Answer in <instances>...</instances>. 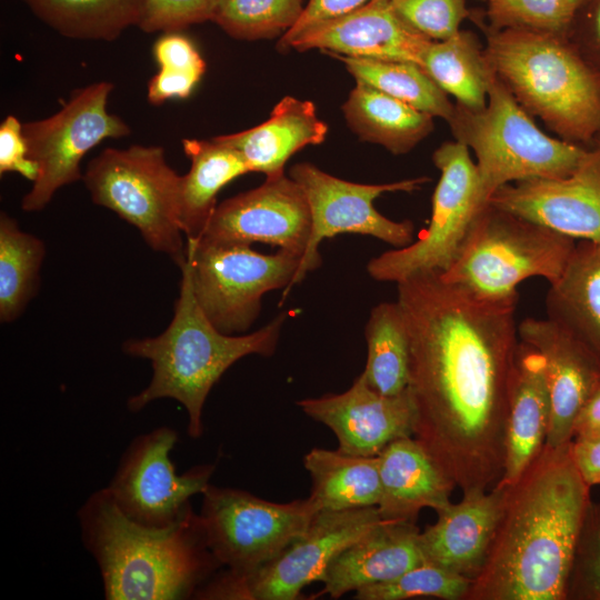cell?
Returning a JSON list of instances; mask_svg holds the SVG:
<instances>
[{"label":"cell","mask_w":600,"mask_h":600,"mask_svg":"<svg viewBox=\"0 0 600 600\" xmlns=\"http://www.w3.org/2000/svg\"><path fill=\"white\" fill-rule=\"evenodd\" d=\"M568 39L581 56L600 72V0H584Z\"/></svg>","instance_id":"43"},{"label":"cell","mask_w":600,"mask_h":600,"mask_svg":"<svg viewBox=\"0 0 600 600\" xmlns=\"http://www.w3.org/2000/svg\"><path fill=\"white\" fill-rule=\"evenodd\" d=\"M186 246L197 302L226 334L244 332L253 324L266 293L283 289L284 299L301 261L282 249L264 254L246 244L187 241Z\"/></svg>","instance_id":"11"},{"label":"cell","mask_w":600,"mask_h":600,"mask_svg":"<svg viewBox=\"0 0 600 600\" xmlns=\"http://www.w3.org/2000/svg\"><path fill=\"white\" fill-rule=\"evenodd\" d=\"M58 33L77 40L113 41L141 18L143 0H22Z\"/></svg>","instance_id":"31"},{"label":"cell","mask_w":600,"mask_h":600,"mask_svg":"<svg viewBox=\"0 0 600 600\" xmlns=\"http://www.w3.org/2000/svg\"><path fill=\"white\" fill-rule=\"evenodd\" d=\"M431 42L397 13L391 0H371L351 12L307 29L289 49H318L327 54L412 61L421 66Z\"/></svg>","instance_id":"20"},{"label":"cell","mask_w":600,"mask_h":600,"mask_svg":"<svg viewBox=\"0 0 600 600\" xmlns=\"http://www.w3.org/2000/svg\"><path fill=\"white\" fill-rule=\"evenodd\" d=\"M178 433L159 427L136 437L107 488L121 512L149 528H167L191 511L190 499L210 484L214 464H198L178 474L170 452Z\"/></svg>","instance_id":"15"},{"label":"cell","mask_w":600,"mask_h":600,"mask_svg":"<svg viewBox=\"0 0 600 600\" xmlns=\"http://www.w3.org/2000/svg\"><path fill=\"white\" fill-rule=\"evenodd\" d=\"M576 243L570 237L488 202L452 264L439 274L482 299L518 298V286L529 278L554 283Z\"/></svg>","instance_id":"7"},{"label":"cell","mask_w":600,"mask_h":600,"mask_svg":"<svg viewBox=\"0 0 600 600\" xmlns=\"http://www.w3.org/2000/svg\"><path fill=\"white\" fill-rule=\"evenodd\" d=\"M319 510L342 511L377 507L380 498L379 457L313 448L303 457Z\"/></svg>","instance_id":"29"},{"label":"cell","mask_w":600,"mask_h":600,"mask_svg":"<svg viewBox=\"0 0 600 600\" xmlns=\"http://www.w3.org/2000/svg\"><path fill=\"white\" fill-rule=\"evenodd\" d=\"M328 56L340 60L356 81L364 82L433 118L448 122L453 114L454 103L416 62Z\"/></svg>","instance_id":"33"},{"label":"cell","mask_w":600,"mask_h":600,"mask_svg":"<svg viewBox=\"0 0 600 600\" xmlns=\"http://www.w3.org/2000/svg\"><path fill=\"white\" fill-rule=\"evenodd\" d=\"M548 318L579 337L600 359V242L579 240L546 297Z\"/></svg>","instance_id":"28"},{"label":"cell","mask_w":600,"mask_h":600,"mask_svg":"<svg viewBox=\"0 0 600 600\" xmlns=\"http://www.w3.org/2000/svg\"><path fill=\"white\" fill-rule=\"evenodd\" d=\"M471 579L423 561L401 576L354 591L357 600L438 598L463 600Z\"/></svg>","instance_id":"37"},{"label":"cell","mask_w":600,"mask_h":600,"mask_svg":"<svg viewBox=\"0 0 600 600\" xmlns=\"http://www.w3.org/2000/svg\"><path fill=\"white\" fill-rule=\"evenodd\" d=\"M342 113L361 141L379 144L394 156L410 152L434 128L432 116L361 81H356Z\"/></svg>","instance_id":"27"},{"label":"cell","mask_w":600,"mask_h":600,"mask_svg":"<svg viewBox=\"0 0 600 600\" xmlns=\"http://www.w3.org/2000/svg\"><path fill=\"white\" fill-rule=\"evenodd\" d=\"M432 161L440 179L432 196L429 226L410 244L388 250L368 262L367 271L377 281L398 284L418 274L448 270L489 202L466 144L457 140L443 142L433 152Z\"/></svg>","instance_id":"9"},{"label":"cell","mask_w":600,"mask_h":600,"mask_svg":"<svg viewBox=\"0 0 600 600\" xmlns=\"http://www.w3.org/2000/svg\"><path fill=\"white\" fill-rule=\"evenodd\" d=\"M180 178L162 147L133 144L101 151L82 180L93 203L134 226L151 249L180 267L187 258L178 221Z\"/></svg>","instance_id":"8"},{"label":"cell","mask_w":600,"mask_h":600,"mask_svg":"<svg viewBox=\"0 0 600 600\" xmlns=\"http://www.w3.org/2000/svg\"><path fill=\"white\" fill-rule=\"evenodd\" d=\"M487 97L482 109L454 103L448 124L473 151L488 199L504 184L563 178L578 168L588 149L544 133L491 68Z\"/></svg>","instance_id":"6"},{"label":"cell","mask_w":600,"mask_h":600,"mask_svg":"<svg viewBox=\"0 0 600 600\" xmlns=\"http://www.w3.org/2000/svg\"><path fill=\"white\" fill-rule=\"evenodd\" d=\"M566 600H600V502L591 501L574 547Z\"/></svg>","instance_id":"38"},{"label":"cell","mask_w":600,"mask_h":600,"mask_svg":"<svg viewBox=\"0 0 600 600\" xmlns=\"http://www.w3.org/2000/svg\"><path fill=\"white\" fill-rule=\"evenodd\" d=\"M304 0H218L212 22L238 40L283 36L299 20Z\"/></svg>","instance_id":"35"},{"label":"cell","mask_w":600,"mask_h":600,"mask_svg":"<svg viewBox=\"0 0 600 600\" xmlns=\"http://www.w3.org/2000/svg\"><path fill=\"white\" fill-rule=\"evenodd\" d=\"M416 522L380 521L344 549L322 580L332 599L350 591L392 580L423 562Z\"/></svg>","instance_id":"22"},{"label":"cell","mask_w":600,"mask_h":600,"mask_svg":"<svg viewBox=\"0 0 600 600\" xmlns=\"http://www.w3.org/2000/svg\"><path fill=\"white\" fill-rule=\"evenodd\" d=\"M504 488L463 494L437 511V521L419 533L423 561L473 579L482 569L500 518Z\"/></svg>","instance_id":"21"},{"label":"cell","mask_w":600,"mask_h":600,"mask_svg":"<svg viewBox=\"0 0 600 600\" xmlns=\"http://www.w3.org/2000/svg\"><path fill=\"white\" fill-rule=\"evenodd\" d=\"M504 488L487 559L463 600H566L590 487L571 456V441L544 444Z\"/></svg>","instance_id":"2"},{"label":"cell","mask_w":600,"mask_h":600,"mask_svg":"<svg viewBox=\"0 0 600 600\" xmlns=\"http://www.w3.org/2000/svg\"><path fill=\"white\" fill-rule=\"evenodd\" d=\"M518 336L544 360L551 401L546 444L554 448L568 443L578 413L600 386V359L571 330L548 317L522 320Z\"/></svg>","instance_id":"19"},{"label":"cell","mask_w":600,"mask_h":600,"mask_svg":"<svg viewBox=\"0 0 600 600\" xmlns=\"http://www.w3.org/2000/svg\"><path fill=\"white\" fill-rule=\"evenodd\" d=\"M327 134L328 124L318 117L312 101L287 96L259 126L212 139L237 150L250 172L273 177L284 172L296 152L322 143Z\"/></svg>","instance_id":"25"},{"label":"cell","mask_w":600,"mask_h":600,"mask_svg":"<svg viewBox=\"0 0 600 600\" xmlns=\"http://www.w3.org/2000/svg\"><path fill=\"white\" fill-rule=\"evenodd\" d=\"M550 417L543 357L519 340L509 387L504 466L498 486L513 483L543 449Z\"/></svg>","instance_id":"24"},{"label":"cell","mask_w":600,"mask_h":600,"mask_svg":"<svg viewBox=\"0 0 600 600\" xmlns=\"http://www.w3.org/2000/svg\"><path fill=\"white\" fill-rule=\"evenodd\" d=\"M371 0H308L298 22L278 42V49H289L290 43L307 29L351 12Z\"/></svg>","instance_id":"44"},{"label":"cell","mask_w":600,"mask_h":600,"mask_svg":"<svg viewBox=\"0 0 600 600\" xmlns=\"http://www.w3.org/2000/svg\"><path fill=\"white\" fill-rule=\"evenodd\" d=\"M409 331L413 437L463 494L500 480L518 298L476 297L422 273L397 284Z\"/></svg>","instance_id":"1"},{"label":"cell","mask_w":600,"mask_h":600,"mask_svg":"<svg viewBox=\"0 0 600 600\" xmlns=\"http://www.w3.org/2000/svg\"><path fill=\"white\" fill-rule=\"evenodd\" d=\"M18 172L32 182L38 176L37 163L28 157L22 123L9 114L0 126V173Z\"/></svg>","instance_id":"42"},{"label":"cell","mask_w":600,"mask_h":600,"mask_svg":"<svg viewBox=\"0 0 600 600\" xmlns=\"http://www.w3.org/2000/svg\"><path fill=\"white\" fill-rule=\"evenodd\" d=\"M479 1H484V0H479Z\"/></svg>","instance_id":"47"},{"label":"cell","mask_w":600,"mask_h":600,"mask_svg":"<svg viewBox=\"0 0 600 600\" xmlns=\"http://www.w3.org/2000/svg\"><path fill=\"white\" fill-rule=\"evenodd\" d=\"M190 169L180 178L178 221L187 241H198L217 207V194L250 169L242 156L216 140L183 139Z\"/></svg>","instance_id":"26"},{"label":"cell","mask_w":600,"mask_h":600,"mask_svg":"<svg viewBox=\"0 0 600 600\" xmlns=\"http://www.w3.org/2000/svg\"><path fill=\"white\" fill-rule=\"evenodd\" d=\"M469 19L486 37L488 66L530 116L567 142L589 149L600 141V72L568 38L491 29L481 9Z\"/></svg>","instance_id":"5"},{"label":"cell","mask_w":600,"mask_h":600,"mask_svg":"<svg viewBox=\"0 0 600 600\" xmlns=\"http://www.w3.org/2000/svg\"><path fill=\"white\" fill-rule=\"evenodd\" d=\"M378 457L382 520L416 522L422 509L437 512L451 503L454 483L413 436L391 441Z\"/></svg>","instance_id":"23"},{"label":"cell","mask_w":600,"mask_h":600,"mask_svg":"<svg viewBox=\"0 0 600 600\" xmlns=\"http://www.w3.org/2000/svg\"><path fill=\"white\" fill-rule=\"evenodd\" d=\"M46 253L41 239L20 230L6 212L0 216V320L19 318L39 286Z\"/></svg>","instance_id":"34"},{"label":"cell","mask_w":600,"mask_h":600,"mask_svg":"<svg viewBox=\"0 0 600 600\" xmlns=\"http://www.w3.org/2000/svg\"><path fill=\"white\" fill-rule=\"evenodd\" d=\"M367 362L361 372L368 384L386 396H397L409 383L410 339L403 311L394 302L372 308L366 324Z\"/></svg>","instance_id":"32"},{"label":"cell","mask_w":600,"mask_h":600,"mask_svg":"<svg viewBox=\"0 0 600 600\" xmlns=\"http://www.w3.org/2000/svg\"><path fill=\"white\" fill-rule=\"evenodd\" d=\"M218 0H143L138 27L147 32H178L212 21Z\"/></svg>","instance_id":"40"},{"label":"cell","mask_w":600,"mask_h":600,"mask_svg":"<svg viewBox=\"0 0 600 600\" xmlns=\"http://www.w3.org/2000/svg\"><path fill=\"white\" fill-rule=\"evenodd\" d=\"M78 519L108 600L194 598L221 567L193 510L177 524L149 528L126 517L103 488L87 499Z\"/></svg>","instance_id":"3"},{"label":"cell","mask_w":600,"mask_h":600,"mask_svg":"<svg viewBox=\"0 0 600 600\" xmlns=\"http://www.w3.org/2000/svg\"><path fill=\"white\" fill-rule=\"evenodd\" d=\"M571 456L583 481L590 488L600 484V436L573 438Z\"/></svg>","instance_id":"45"},{"label":"cell","mask_w":600,"mask_h":600,"mask_svg":"<svg viewBox=\"0 0 600 600\" xmlns=\"http://www.w3.org/2000/svg\"><path fill=\"white\" fill-rule=\"evenodd\" d=\"M298 407L332 430L338 450L376 457L393 440L413 436L414 409L408 389L386 396L372 389L360 373L341 393L306 398Z\"/></svg>","instance_id":"18"},{"label":"cell","mask_w":600,"mask_h":600,"mask_svg":"<svg viewBox=\"0 0 600 600\" xmlns=\"http://www.w3.org/2000/svg\"><path fill=\"white\" fill-rule=\"evenodd\" d=\"M489 202L574 240L600 242V141L571 174L504 184Z\"/></svg>","instance_id":"17"},{"label":"cell","mask_w":600,"mask_h":600,"mask_svg":"<svg viewBox=\"0 0 600 600\" xmlns=\"http://www.w3.org/2000/svg\"><path fill=\"white\" fill-rule=\"evenodd\" d=\"M311 214L301 187L283 173L217 204L198 241L209 244L262 242L303 257Z\"/></svg>","instance_id":"16"},{"label":"cell","mask_w":600,"mask_h":600,"mask_svg":"<svg viewBox=\"0 0 600 600\" xmlns=\"http://www.w3.org/2000/svg\"><path fill=\"white\" fill-rule=\"evenodd\" d=\"M113 83L100 81L77 89L70 100L49 118L22 123L28 157L38 176L22 198L26 212L42 210L61 187L83 178V156L106 139L130 133L128 124L107 110Z\"/></svg>","instance_id":"13"},{"label":"cell","mask_w":600,"mask_h":600,"mask_svg":"<svg viewBox=\"0 0 600 600\" xmlns=\"http://www.w3.org/2000/svg\"><path fill=\"white\" fill-rule=\"evenodd\" d=\"M484 23L496 30L523 29L568 38L584 0H484Z\"/></svg>","instance_id":"36"},{"label":"cell","mask_w":600,"mask_h":600,"mask_svg":"<svg viewBox=\"0 0 600 600\" xmlns=\"http://www.w3.org/2000/svg\"><path fill=\"white\" fill-rule=\"evenodd\" d=\"M421 67L447 94L456 98V103L469 109L486 107L490 68L484 47L474 32L460 29L443 41H432Z\"/></svg>","instance_id":"30"},{"label":"cell","mask_w":600,"mask_h":600,"mask_svg":"<svg viewBox=\"0 0 600 600\" xmlns=\"http://www.w3.org/2000/svg\"><path fill=\"white\" fill-rule=\"evenodd\" d=\"M303 190L311 214V231L292 287L321 264L320 243L340 233H358L379 239L393 248L413 241L410 220L394 221L381 214L374 200L387 192H412L429 182L428 177L380 184L347 181L309 162L294 164L290 176Z\"/></svg>","instance_id":"14"},{"label":"cell","mask_w":600,"mask_h":600,"mask_svg":"<svg viewBox=\"0 0 600 600\" xmlns=\"http://www.w3.org/2000/svg\"><path fill=\"white\" fill-rule=\"evenodd\" d=\"M318 511L310 497L278 503L244 490L209 484L198 514L216 560L227 571L247 576L279 557Z\"/></svg>","instance_id":"10"},{"label":"cell","mask_w":600,"mask_h":600,"mask_svg":"<svg viewBox=\"0 0 600 600\" xmlns=\"http://www.w3.org/2000/svg\"><path fill=\"white\" fill-rule=\"evenodd\" d=\"M153 57L160 71L200 81L206 62L193 42L178 32L161 36L153 46Z\"/></svg>","instance_id":"41"},{"label":"cell","mask_w":600,"mask_h":600,"mask_svg":"<svg viewBox=\"0 0 600 600\" xmlns=\"http://www.w3.org/2000/svg\"><path fill=\"white\" fill-rule=\"evenodd\" d=\"M382 519L377 507L320 510L307 530L279 557L247 576L223 571L206 582L197 599L297 600L321 581L331 562Z\"/></svg>","instance_id":"12"},{"label":"cell","mask_w":600,"mask_h":600,"mask_svg":"<svg viewBox=\"0 0 600 600\" xmlns=\"http://www.w3.org/2000/svg\"><path fill=\"white\" fill-rule=\"evenodd\" d=\"M597 436H600V386L581 408L573 426V438Z\"/></svg>","instance_id":"46"},{"label":"cell","mask_w":600,"mask_h":600,"mask_svg":"<svg viewBox=\"0 0 600 600\" xmlns=\"http://www.w3.org/2000/svg\"><path fill=\"white\" fill-rule=\"evenodd\" d=\"M180 269V293L168 328L157 337L129 339L122 344L126 354L148 359L152 366L150 383L130 397L127 406L138 412L161 398L177 400L187 410L189 437L197 439L203 433V406L213 386L241 358L272 356L287 312L249 334H226L197 302L187 258Z\"/></svg>","instance_id":"4"},{"label":"cell","mask_w":600,"mask_h":600,"mask_svg":"<svg viewBox=\"0 0 600 600\" xmlns=\"http://www.w3.org/2000/svg\"><path fill=\"white\" fill-rule=\"evenodd\" d=\"M397 13L432 41H443L469 18L466 0H391Z\"/></svg>","instance_id":"39"}]
</instances>
